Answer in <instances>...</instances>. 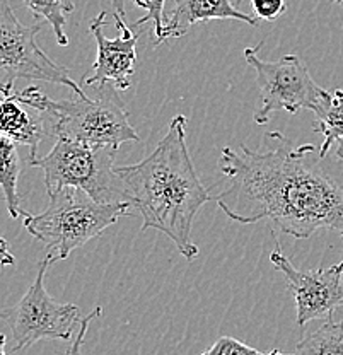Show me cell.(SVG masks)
<instances>
[{"instance_id":"obj_22","label":"cell","mask_w":343,"mask_h":355,"mask_svg":"<svg viewBox=\"0 0 343 355\" xmlns=\"http://www.w3.org/2000/svg\"><path fill=\"white\" fill-rule=\"evenodd\" d=\"M114 9V14H118L120 17L125 16V0H109Z\"/></svg>"},{"instance_id":"obj_10","label":"cell","mask_w":343,"mask_h":355,"mask_svg":"<svg viewBox=\"0 0 343 355\" xmlns=\"http://www.w3.org/2000/svg\"><path fill=\"white\" fill-rule=\"evenodd\" d=\"M114 22L120 29L118 38H106L103 28L106 24V12H99L89 26L91 35L98 44V58L92 65V76L82 77L84 86L103 87L106 84L116 91H125L132 86V77L137 62L139 33L132 31L123 22V17L114 14Z\"/></svg>"},{"instance_id":"obj_6","label":"cell","mask_w":343,"mask_h":355,"mask_svg":"<svg viewBox=\"0 0 343 355\" xmlns=\"http://www.w3.org/2000/svg\"><path fill=\"white\" fill-rule=\"evenodd\" d=\"M261 46L263 42L245 50V58L256 72L260 89V106L253 114L254 123L267 125L280 111L296 114L301 110H309L316 113L330 99L331 92L315 83L297 55H285L276 62H267L258 57Z\"/></svg>"},{"instance_id":"obj_2","label":"cell","mask_w":343,"mask_h":355,"mask_svg":"<svg viewBox=\"0 0 343 355\" xmlns=\"http://www.w3.org/2000/svg\"><path fill=\"white\" fill-rule=\"evenodd\" d=\"M121 200L142 217V232L168 236L188 261L198 257L191 231L198 210L212 198L195 171L186 147V116L176 114L154 153L114 168Z\"/></svg>"},{"instance_id":"obj_24","label":"cell","mask_w":343,"mask_h":355,"mask_svg":"<svg viewBox=\"0 0 343 355\" xmlns=\"http://www.w3.org/2000/svg\"><path fill=\"white\" fill-rule=\"evenodd\" d=\"M6 343H7V338L3 333H0V355H7L6 354Z\"/></svg>"},{"instance_id":"obj_18","label":"cell","mask_w":343,"mask_h":355,"mask_svg":"<svg viewBox=\"0 0 343 355\" xmlns=\"http://www.w3.org/2000/svg\"><path fill=\"white\" fill-rule=\"evenodd\" d=\"M134 2L139 7H142L147 14L135 21L130 28H139V26H143L146 22H152L154 43H157L162 35V29H164V6L168 0H134Z\"/></svg>"},{"instance_id":"obj_16","label":"cell","mask_w":343,"mask_h":355,"mask_svg":"<svg viewBox=\"0 0 343 355\" xmlns=\"http://www.w3.org/2000/svg\"><path fill=\"white\" fill-rule=\"evenodd\" d=\"M23 2L36 17H43L50 22L57 36V43L60 46H67L69 38L65 35V22H67V14L73 10V3H67L65 0H23Z\"/></svg>"},{"instance_id":"obj_7","label":"cell","mask_w":343,"mask_h":355,"mask_svg":"<svg viewBox=\"0 0 343 355\" xmlns=\"http://www.w3.org/2000/svg\"><path fill=\"white\" fill-rule=\"evenodd\" d=\"M43 22L24 26L17 19L10 0H0V92H10L17 79L62 84L86 96L65 67L55 64L38 46L36 35Z\"/></svg>"},{"instance_id":"obj_15","label":"cell","mask_w":343,"mask_h":355,"mask_svg":"<svg viewBox=\"0 0 343 355\" xmlns=\"http://www.w3.org/2000/svg\"><path fill=\"white\" fill-rule=\"evenodd\" d=\"M315 132L321 133L323 142L319 146V155L326 157L337 140L343 139V91L331 92L330 99L316 111Z\"/></svg>"},{"instance_id":"obj_11","label":"cell","mask_w":343,"mask_h":355,"mask_svg":"<svg viewBox=\"0 0 343 355\" xmlns=\"http://www.w3.org/2000/svg\"><path fill=\"white\" fill-rule=\"evenodd\" d=\"M213 19H236L249 26H258L256 17L241 12L238 7L232 6L231 0H175V6L168 19L164 21V29L156 44L182 38L197 22Z\"/></svg>"},{"instance_id":"obj_13","label":"cell","mask_w":343,"mask_h":355,"mask_svg":"<svg viewBox=\"0 0 343 355\" xmlns=\"http://www.w3.org/2000/svg\"><path fill=\"white\" fill-rule=\"evenodd\" d=\"M21 175V157L17 153L16 142L0 135V188L6 198L7 210L12 219L28 216L21 207V198L17 193V181Z\"/></svg>"},{"instance_id":"obj_9","label":"cell","mask_w":343,"mask_h":355,"mask_svg":"<svg viewBox=\"0 0 343 355\" xmlns=\"http://www.w3.org/2000/svg\"><path fill=\"white\" fill-rule=\"evenodd\" d=\"M270 263L283 273L292 288L299 327H306L321 318H330L335 309L343 306V261L330 268L306 272L297 270L282 253L276 241V250L270 254Z\"/></svg>"},{"instance_id":"obj_3","label":"cell","mask_w":343,"mask_h":355,"mask_svg":"<svg viewBox=\"0 0 343 355\" xmlns=\"http://www.w3.org/2000/svg\"><path fill=\"white\" fill-rule=\"evenodd\" d=\"M19 99L46 114L50 132L55 137H65L94 147H113L116 150L121 144L140 140L137 130L128 121L127 106L109 84L99 87L98 98L94 99L77 96L55 101L36 86L21 91Z\"/></svg>"},{"instance_id":"obj_20","label":"cell","mask_w":343,"mask_h":355,"mask_svg":"<svg viewBox=\"0 0 343 355\" xmlns=\"http://www.w3.org/2000/svg\"><path fill=\"white\" fill-rule=\"evenodd\" d=\"M101 313H103V309L98 306V308H94L92 313H89L86 318H82V320H80L79 331H77V335L70 340V345H69V349L65 350V355H82V350L80 349H82L84 338H86V333H87V330H89L91 321L96 320V318H98Z\"/></svg>"},{"instance_id":"obj_12","label":"cell","mask_w":343,"mask_h":355,"mask_svg":"<svg viewBox=\"0 0 343 355\" xmlns=\"http://www.w3.org/2000/svg\"><path fill=\"white\" fill-rule=\"evenodd\" d=\"M46 114L24 105L19 92H0V135L29 147L28 161L38 157V146L46 135Z\"/></svg>"},{"instance_id":"obj_21","label":"cell","mask_w":343,"mask_h":355,"mask_svg":"<svg viewBox=\"0 0 343 355\" xmlns=\"http://www.w3.org/2000/svg\"><path fill=\"white\" fill-rule=\"evenodd\" d=\"M14 263H16V258H14L12 253L9 251V243L3 238H0V268Z\"/></svg>"},{"instance_id":"obj_17","label":"cell","mask_w":343,"mask_h":355,"mask_svg":"<svg viewBox=\"0 0 343 355\" xmlns=\"http://www.w3.org/2000/svg\"><path fill=\"white\" fill-rule=\"evenodd\" d=\"M202 355H294V354H283L280 350H272V352H260V350L253 349V347L246 345L245 342L232 336H220L209 350H205Z\"/></svg>"},{"instance_id":"obj_19","label":"cell","mask_w":343,"mask_h":355,"mask_svg":"<svg viewBox=\"0 0 343 355\" xmlns=\"http://www.w3.org/2000/svg\"><path fill=\"white\" fill-rule=\"evenodd\" d=\"M252 7L256 19L276 21L287 10L285 0H252Z\"/></svg>"},{"instance_id":"obj_26","label":"cell","mask_w":343,"mask_h":355,"mask_svg":"<svg viewBox=\"0 0 343 355\" xmlns=\"http://www.w3.org/2000/svg\"><path fill=\"white\" fill-rule=\"evenodd\" d=\"M238 2H241V0H238Z\"/></svg>"},{"instance_id":"obj_14","label":"cell","mask_w":343,"mask_h":355,"mask_svg":"<svg viewBox=\"0 0 343 355\" xmlns=\"http://www.w3.org/2000/svg\"><path fill=\"white\" fill-rule=\"evenodd\" d=\"M294 355H343V321H326L304 333Z\"/></svg>"},{"instance_id":"obj_25","label":"cell","mask_w":343,"mask_h":355,"mask_svg":"<svg viewBox=\"0 0 343 355\" xmlns=\"http://www.w3.org/2000/svg\"><path fill=\"white\" fill-rule=\"evenodd\" d=\"M335 2H338V3H342V6H343V0H335Z\"/></svg>"},{"instance_id":"obj_8","label":"cell","mask_w":343,"mask_h":355,"mask_svg":"<svg viewBox=\"0 0 343 355\" xmlns=\"http://www.w3.org/2000/svg\"><path fill=\"white\" fill-rule=\"evenodd\" d=\"M48 266L50 263L46 258L39 261L36 279L21 301L10 308H0V320L9 324L12 333V352H19L39 340L70 342L73 327L80 323V311L77 306L62 304L46 292Z\"/></svg>"},{"instance_id":"obj_1","label":"cell","mask_w":343,"mask_h":355,"mask_svg":"<svg viewBox=\"0 0 343 355\" xmlns=\"http://www.w3.org/2000/svg\"><path fill=\"white\" fill-rule=\"evenodd\" d=\"M275 147L239 150L224 147L219 169L229 187L217 195V205L238 224L274 222L280 232L306 239L321 229L343 238V178L323 164L319 147H292L274 132Z\"/></svg>"},{"instance_id":"obj_5","label":"cell","mask_w":343,"mask_h":355,"mask_svg":"<svg viewBox=\"0 0 343 355\" xmlns=\"http://www.w3.org/2000/svg\"><path fill=\"white\" fill-rule=\"evenodd\" d=\"M113 147H94L77 140L57 137L45 157L28 161L45 175L48 197L62 188H77L99 203H125L114 175Z\"/></svg>"},{"instance_id":"obj_4","label":"cell","mask_w":343,"mask_h":355,"mask_svg":"<svg viewBox=\"0 0 343 355\" xmlns=\"http://www.w3.org/2000/svg\"><path fill=\"white\" fill-rule=\"evenodd\" d=\"M132 214L128 203H99L77 188H62L50 195V205L38 216L24 217V227L45 244L48 263L69 258L77 248L99 238L105 229Z\"/></svg>"},{"instance_id":"obj_23","label":"cell","mask_w":343,"mask_h":355,"mask_svg":"<svg viewBox=\"0 0 343 355\" xmlns=\"http://www.w3.org/2000/svg\"><path fill=\"white\" fill-rule=\"evenodd\" d=\"M335 154H337V157L343 162V139L335 142Z\"/></svg>"}]
</instances>
